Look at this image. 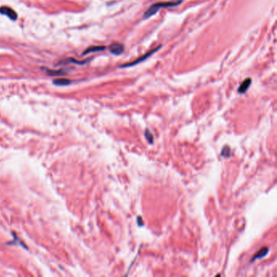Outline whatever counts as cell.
Returning <instances> with one entry per match:
<instances>
[{
    "label": "cell",
    "mask_w": 277,
    "mask_h": 277,
    "mask_svg": "<svg viewBox=\"0 0 277 277\" xmlns=\"http://www.w3.org/2000/svg\"><path fill=\"white\" fill-rule=\"evenodd\" d=\"M55 86H68L71 83V81L68 79H64V78H60V79H56L53 81Z\"/></svg>",
    "instance_id": "8"
},
{
    "label": "cell",
    "mask_w": 277,
    "mask_h": 277,
    "mask_svg": "<svg viewBox=\"0 0 277 277\" xmlns=\"http://www.w3.org/2000/svg\"><path fill=\"white\" fill-rule=\"evenodd\" d=\"M252 83V80L250 78H246L241 84L240 87L238 88L239 94H244L247 91V90L249 88V86Z\"/></svg>",
    "instance_id": "5"
},
{
    "label": "cell",
    "mask_w": 277,
    "mask_h": 277,
    "mask_svg": "<svg viewBox=\"0 0 277 277\" xmlns=\"http://www.w3.org/2000/svg\"><path fill=\"white\" fill-rule=\"evenodd\" d=\"M0 13L2 15H7L11 20H15L17 19V14H16V12L13 9L8 7H0Z\"/></svg>",
    "instance_id": "3"
},
{
    "label": "cell",
    "mask_w": 277,
    "mask_h": 277,
    "mask_svg": "<svg viewBox=\"0 0 277 277\" xmlns=\"http://www.w3.org/2000/svg\"><path fill=\"white\" fill-rule=\"evenodd\" d=\"M268 250L269 249L267 247H263V248H262V249H260L258 253H256L255 255L253 256V259H252L251 261L252 262H253L254 260L259 259V258H263V257H265V256L267 254V253H268Z\"/></svg>",
    "instance_id": "6"
},
{
    "label": "cell",
    "mask_w": 277,
    "mask_h": 277,
    "mask_svg": "<svg viewBox=\"0 0 277 277\" xmlns=\"http://www.w3.org/2000/svg\"><path fill=\"white\" fill-rule=\"evenodd\" d=\"M181 0H176V1H172V2H157V3L151 5V6L145 11L143 18H144V19H148V18L151 17V16H153L154 15H155L160 9L164 8V7H173L178 6V5L181 4Z\"/></svg>",
    "instance_id": "1"
},
{
    "label": "cell",
    "mask_w": 277,
    "mask_h": 277,
    "mask_svg": "<svg viewBox=\"0 0 277 277\" xmlns=\"http://www.w3.org/2000/svg\"><path fill=\"white\" fill-rule=\"evenodd\" d=\"M160 48H161V46H159L155 48V49L151 50V51L147 52L146 54L143 55H142V57H140V58L137 59H136L135 61H133V62H131V63H128V64H125L121 65V68H130V67L135 66V65L138 64H140V63L143 62V61H145V60H146V59H148L149 57H151V56L153 54H155V52L158 51H159V50L160 49Z\"/></svg>",
    "instance_id": "2"
},
{
    "label": "cell",
    "mask_w": 277,
    "mask_h": 277,
    "mask_svg": "<svg viewBox=\"0 0 277 277\" xmlns=\"http://www.w3.org/2000/svg\"><path fill=\"white\" fill-rule=\"evenodd\" d=\"M109 51L112 55H121L123 52H124L125 47H124V45L121 44V43L115 42L112 43V45L110 46Z\"/></svg>",
    "instance_id": "4"
},
{
    "label": "cell",
    "mask_w": 277,
    "mask_h": 277,
    "mask_svg": "<svg viewBox=\"0 0 277 277\" xmlns=\"http://www.w3.org/2000/svg\"><path fill=\"white\" fill-rule=\"evenodd\" d=\"M221 155L225 158H229L231 156V149L228 146H224L221 151Z\"/></svg>",
    "instance_id": "9"
},
{
    "label": "cell",
    "mask_w": 277,
    "mask_h": 277,
    "mask_svg": "<svg viewBox=\"0 0 277 277\" xmlns=\"http://www.w3.org/2000/svg\"><path fill=\"white\" fill-rule=\"evenodd\" d=\"M145 136H146V138L147 139V141L149 142V143H152L153 142V136L148 129H146V132H145Z\"/></svg>",
    "instance_id": "10"
},
{
    "label": "cell",
    "mask_w": 277,
    "mask_h": 277,
    "mask_svg": "<svg viewBox=\"0 0 277 277\" xmlns=\"http://www.w3.org/2000/svg\"><path fill=\"white\" fill-rule=\"evenodd\" d=\"M103 50H105V46H91V47L88 48V49L86 50L83 55L90 54V53H92V52L95 51H103Z\"/></svg>",
    "instance_id": "7"
}]
</instances>
